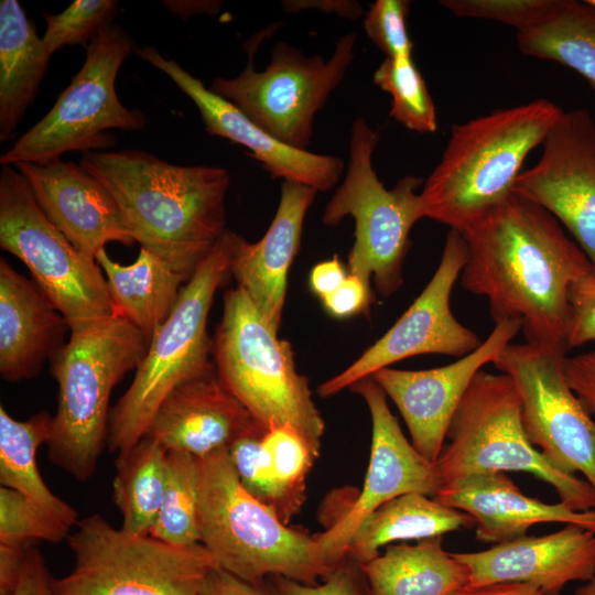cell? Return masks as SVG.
Masks as SVG:
<instances>
[{
  "label": "cell",
  "instance_id": "6da1fadb",
  "mask_svg": "<svg viewBox=\"0 0 595 595\" xmlns=\"http://www.w3.org/2000/svg\"><path fill=\"white\" fill-rule=\"evenodd\" d=\"M463 288L486 296L495 323L519 320L527 343L567 351L570 289L595 268L547 209L511 193L461 232Z\"/></svg>",
  "mask_w": 595,
  "mask_h": 595
},
{
  "label": "cell",
  "instance_id": "7a4b0ae2",
  "mask_svg": "<svg viewBox=\"0 0 595 595\" xmlns=\"http://www.w3.org/2000/svg\"><path fill=\"white\" fill-rule=\"evenodd\" d=\"M79 164L115 199L134 241L187 281L226 227V169L176 165L141 150L86 151Z\"/></svg>",
  "mask_w": 595,
  "mask_h": 595
},
{
  "label": "cell",
  "instance_id": "3957f363",
  "mask_svg": "<svg viewBox=\"0 0 595 595\" xmlns=\"http://www.w3.org/2000/svg\"><path fill=\"white\" fill-rule=\"evenodd\" d=\"M563 113L536 99L454 125L420 193L423 218L464 231L512 193L526 158Z\"/></svg>",
  "mask_w": 595,
  "mask_h": 595
},
{
  "label": "cell",
  "instance_id": "277c9868",
  "mask_svg": "<svg viewBox=\"0 0 595 595\" xmlns=\"http://www.w3.org/2000/svg\"><path fill=\"white\" fill-rule=\"evenodd\" d=\"M198 524L199 543L216 566L244 581L283 576L316 585L334 570L315 536L289 527L244 489L228 450L198 458Z\"/></svg>",
  "mask_w": 595,
  "mask_h": 595
},
{
  "label": "cell",
  "instance_id": "5b68a950",
  "mask_svg": "<svg viewBox=\"0 0 595 595\" xmlns=\"http://www.w3.org/2000/svg\"><path fill=\"white\" fill-rule=\"evenodd\" d=\"M148 347L143 334L117 314L71 332L68 342L52 358L58 394L47 456L78 482L95 475L107 445L115 386L139 367Z\"/></svg>",
  "mask_w": 595,
  "mask_h": 595
},
{
  "label": "cell",
  "instance_id": "8992f818",
  "mask_svg": "<svg viewBox=\"0 0 595 595\" xmlns=\"http://www.w3.org/2000/svg\"><path fill=\"white\" fill-rule=\"evenodd\" d=\"M235 237L227 230L216 242L152 336L130 387L110 410L107 446L111 453L131 450L167 394L214 367L207 320L216 291L230 274Z\"/></svg>",
  "mask_w": 595,
  "mask_h": 595
},
{
  "label": "cell",
  "instance_id": "52a82bcc",
  "mask_svg": "<svg viewBox=\"0 0 595 595\" xmlns=\"http://www.w3.org/2000/svg\"><path fill=\"white\" fill-rule=\"evenodd\" d=\"M212 358L223 382L262 426L290 424L320 451L325 424L309 380L298 372L290 343L238 286L224 295Z\"/></svg>",
  "mask_w": 595,
  "mask_h": 595
},
{
  "label": "cell",
  "instance_id": "ba28073f",
  "mask_svg": "<svg viewBox=\"0 0 595 595\" xmlns=\"http://www.w3.org/2000/svg\"><path fill=\"white\" fill-rule=\"evenodd\" d=\"M435 462L441 487L463 477L495 472H526L555 489L560 501L577 511L595 509V490L576 475L551 465L530 442L521 403L506 374L479 370L466 390Z\"/></svg>",
  "mask_w": 595,
  "mask_h": 595
},
{
  "label": "cell",
  "instance_id": "9c48e42d",
  "mask_svg": "<svg viewBox=\"0 0 595 595\" xmlns=\"http://www.w3.org/2000/svg\"><path fill=\"white\" fill-rule=\"evenodd\" d=\"M379 134L361 117L354 120L346 175L327 203L322 221L337 226L346 216L355 220V241L348 255V270L385 298L401 286L403 261L410 247L409 234L421 218L416 190L423 180L407 175L386 188L372 167Z\"/></svg>",
  "mask_w": 595,
  "mask_h": 595
},
{
  "label": "cell",
  "instance_id": "30bf717a",
  "mask_svg": "<svg viewBox=\"0 0 595 595\" xmlns=\"http://www.w3.org/2000/svg\"><path fill=\"white\" fill-rule=\"evenodd\" d=\"M66 540L74 564L55 578L61 595H201L217 567L202 543L175 545L130 533L99 513L80 519Z\"/></svg>",
  "mask_w": 595,
  "mask_h": 595
},
{
  "label": "cell",
  "instance_id": "8fae6325",
  "mask_svg": "<svg viewBox=\"0 0 595 595\" xmlns=\"http://www.w3.org/2000/svg\"><path fill=\"white\" fill-rule=\"evenodd\" d=\"M0 247L26 266L71 332L117 315L96 258L77 249L47 218L12 165H2L0 173Z\"/></svg>",
  "mask_w": 595,
  "mask_h": 595
},
{
  "label": "cell",
  "instance_id": "7c38bea8",
  "mask_svg": "<svg viewBox=\"0 0 595 595\" xmlns=\"http://www.w3.org/2000/svg\"><path fill=\"white\" fill-rule=\"evenodd\" d=\"M136 48L130 35L117 24L97 34L71 84L51 110L1 154V165L46 163L67 151H98L115 143L107 130L143 129L144 113L123 106L115 87L122 63Z\"/></svg>",
  "mask_w": 595,
  "mask_h": 595
},
{
  "label": "cell",
  "instance_id": "4fadbf2b",
  "mask_svg": "<svg viewBox=\"0 0 595 595\" xmlns=\"http://www.w3.org/2000/svg\"><path fill=\"white\" fill-rule=\"evenodd\" d=\"M355 33L342 36L333 55L306 56L285 42L277 43L263 71L253 67L256 45L248 47L249 62L234 78L217 77L210 90L240 109L250 120L281 142L306 150L314 118L343 80L354 60Z\"/></svg>",
  "mask_w": 595,
  "mask_h": 595
},
{
  "label": "cell",
  "instance_id": "5bb4252c",
  "mask_svg": "<svg viewBox=\"0 0 595 595\" xmlns=\"http://www.w3.org/2000/svg\"><path fill=\"white\" fill-rule=\"evenodd\" d=\"M565 350L509 343L493 364L515 383L530 442L556 469L581 473L595 490V420L565 379Z\"/></svg>",
  "mask_w": 595,
  "mask_h": 595
},
{
  "label": "cell",
  "instance_id": "9a60e30c",
  "mask_svg": "<svg viewBox=\"0 0 595 595\" xmlns=\"http://www.w3.org/2000/svg\"><path fill=\"white\" fill-rule=\"evenodd\" d=\"M466 261L465 238L450 229L439 267L422 293L382 337L345 370L317 387L320 397H332L412 356L443 354L461 358L478 348L483 340L455 318L450 302Z\"/></svg>",
  "mask_w": 595,
  "mask_h": 595
},
{
  "label": "cell",
  "instance_id": "2e32d148",
  "mask_svg": "<svg viewBox=\"0 0 595 595\" xmlns=\"http://www.w3.org/2000/svg\"><path fill=\"white\" fill-rule=\"evenodd\" d=\"M349 389L360 394L369 409L371 448L359 494L337 520L315 536L318 552L332 569L346 558L349 541L363 521L381 505L411 493L435 497L441 488L435 463L423 457L405 439L383 390L370 377Z\"/></svg>",
  "mask_w": 595,
  "mask_h": 595
},
{
  "label": "cell",
  "instance_id": "e0dca14e",
  "mask_svg": "<svg viewBox=\"0 0 595 595\" xmlns=\"http://www.w3.org/2000/svg\"><path fill=\"white\" fill-rule=\"evenodd\" d=\"M542 145L540 160L520 173L512 193L563 224L595 268V121L589 110L564 111Z\"/></svg>",
  "mask_w": 595,
  "mask_h": 595
},
{
  "label": "cell",
  "instance_id": "ac0fdd59",
  "mask_svg": "<svg viewBox=\"0 0 595 595\" xmlns=\"http://www.w3.org/2000/svg\"><path fill=\"white\" fill-rule=\"evenodd\" d=\"M521 328L519 320L496 323L478 348L446 366L424 370L386 367L370 376L394 402L412 445L428 461H437L453 416L475 375L493 363Z\"/></svg>",
  "mask_w": 595,
  "mask_h": 595
},
{
  "label": "cell",
  "instance_id": "d6986e66",
  "mask_svg": "<svg viewBox=\"0 0 595 595\" xmlns=\"http://www.w3.org/2000/svg\"><path fill=\"white\" fill-rule=\"evenodd\" d=\"M134 53L166 74L193 100L210 136L248 149L250 156L260 162L272 178L301 183L317 192H326L339 181L345 166L342 159L295 149L281 142L156 48L143 46L136 48Z\"/></svg>",
  "mask_w": 595,
  "mask_h": 595
},
{
  "label": "cell",
  "instance_id": "ffe728a7",
  "mask_svg": "<svg viewBox=\"0 0 595 595\" xmlns=\"http://www.w3.org/2000/svg\"><path fill=\"white\" fill-rule=\"evenodd\" d=\"M468 572L466 586L526 582L542 595H560L572 582L595 576V533L576 524L523 536L477 552H454Z\"/></svg>",
  "mask_w": 595,
  "mask_h": 595
},
{
  "label": "cell",
  "instance_id": "44dd1931",
  "mask_svg": "<svg viewBox=\"0 0 595 595\" xmlns=\"http://www.w3.org/2000/svg\"><path fill=\"white\" fill-rule=\"evenodd\" d=\"M258 426L262 425L227 388L214 365L167 394L144 436L167 452L204 458L228 450Z\"/></svg>",
  "mask_w": 595,
  "mask_h": 595
},
{
  "label": "cell",
  "instance_id": "7402d4cb",
  "mask_svg": "<svg viewBox=\"0 0 595 595\" xmlns=\"http://www.w3.org/2000/svg\"><path fill=\"white\" fill-rule=\"evenodd\" d=\"M13 166L47 218L80 251L96 258L108 242H134L112 196L79 163L57 159Z\"/></svg>",
  "mask_w": 595,
  "mask_h": 595
},
{
  "label": "cell",
  "instance_id": "603a6c76",
  "mask_svg": "<svg viewBox=\"0 0 595 595\" xmlns=\"http://www.w3.org/2000/svg\"><path fill=\"white\" fill-rule=\"evenodd\" d=\"M317 191L283 181L279 205L263 237L248 242L236 234L230 274L278 333L285 301L288 273L298 255L303 223Z\"/></svg>",
  "mask_w": 595,
  "mask_h": 595
},
{
  "label": "cell",
  "instance_id": "cb8c5ba5",
  "mask_svg": "<svg viewBox=\"0 0 595 595\" xmlns=\"http://www.w3.org/2000/svg\"><path fill=\"white\" fill-rule=\"evenodd\" d=\"M437 501L470 515L476 539L501 543L527 534L538 523L576 524L595 533V509L577 511L524 495L505 472L463 477L440 488Z\"/></svg>",
  "mask_w": 595,
  "mask_h": 595
},
{
  "label": "cell",
  "instance_id": "d4e9b609",
  "mask_svg": "<svg viewBox=\"0 0 595 595\" xmlns=\"http://www.w3.org/2000/svg\"><path fill=\"white\" fill-rule=\"evenodd\" d=\"M64 316L33 280L0 259V375L10 382L35 377L65 345Z\"/></svg>",
  "mask_w": 595,
  "mask_h": 595
},
{
  "label": "cell",
  "instance_id": "484cf974",
  "mask_svg": "<svg viewBox=\"0 0 595 595\" xmlns=\"http://www.w3.org/2000/svg\"><path fill=\"white\" fill-rule=\"evenodd\" d=\"M51 54L17 0L0 1V141L14 137L33 104Z\"/></svg>",
  "mask_w": 595,
  "mask_h": 595
},
{
  "label": "cell",
  "instance_id": "4316f807",
  "mask_svg": "<svg viewBox=\"0 0 595 595\" xmlns=\"http://www.w3.org/2000/svg\"><path fill=\"white\" fill-rule=\"evenodd\" d=\"M117 314L131 322L150 343L174 310L187 280L152 250L140 247L134 262L113 261L106 249L96 253Z\"/></svg>",
  "mask_w": 595,
  "mask_h": 595
},
{
  "label": "cell",
  "instance_id": "83f0119b",
  "mask_svg": "<svg viewBox=\"0 0 595 595\" xmlns=\"http://www.w3.org/2000/svg\"><path fill=\"white\" fill-rule=\"evenodd\" d=\"M359 565L367 595H452L468 582L467 569L443 549L442 538L390 544Z\"/></svg>",
  "mask_w": 595,
  "mask_h": 595
},
{
  "label": "cell",
  "instance_id": "f1b7e54d",
  "mask_svg": "<svg viewBox=\"0 0 595 595\" xmlns=\"http://www.w3.org/2000/svg\"><path fill=\"white\" fill-rule=\"evenodd\" d=\"M474 527L475 521L467 512L426 495L405 494L385 502L363 521L349 541L346 556L364 564L392 542L442 538Z\"/></svg>",
  "mask_w": 595,
  "mask_h": 595
},
{
  "label": "cell",
  "instance_id": "f546056e",
  "mask_svg": "<svg viewBox=\"0 0 595 595\" xmlns=\"http://www.w3.org/2000/svg\"><path fill=\"white\" fill-rule=\"evenodd\" d=\"M53 415L41 411L25 421L10 416L0 405V484L11 488L46 515L72 530L80 520L78 512L61 499L43 480L36 463V452L46 444Z\"/></svg>",
  "mask_w": 595,
  "mask_h": 595
},
{
  "label": "cell",
  "instance_id": "4dcf8cb0",
  "mask_svg": "<svg viewBox=\"0 0 595 595\" xmlns=\"http://www.w3.org/2000/svg\"><path fill=\"white\" fill-rule=\"evenodd\" d=\"M166 457L167 451L148 436L117 456L112 499L122 516V530L150 534L165 490Z\"/></svg>",
  "mask_w": 595,
  "mask_h": 595
},
{
  "label": "cell",
  "instance_id": "1f68e13d",
  "mask_svg": "<svg viewBox=\"0 0 595 595\" xmlns=\"http://www.w3.org/2000/svg\"><path fill=\"white\" fill-rule=\"evenodd\" d=\"M519 50L562 64L595 90V8L587 1L563 0L547 23L517 32Z\"/></svg>",
  "mask_w": 595,
  "mask_h": 595
},
{
  "label": "cell",
  "instance_id": "d6a6232c",
  "mask_svg": "<svg viewBox=\"0 0 595 595\" xmlns=\"http://www.w3.org/2000/svg\"><path fill=\"white\" fill-rule=\"evenodd\" d=\"M150 534L175 545L199 543L197 457L167 452L165 490Z\"/></svg>",
  "mask_w": 595,
  "mask_h": 595
},
{
  "label": "cell",
  "instance_id": "836d02e7",
  "mask_svg": "<svg viewBox=\"0 0 595 595\" xmlns=\"http://www.w3.org/2000/svg\"><path fill=\"white\" fill-rule=\"evenodd\" d=\"M266 430L258 426L244 435L228 448V454L244 489L288 524L301 510L306 489L290 487L277 477L262 445Z\"/></svg>",
  "mask_w": 595,
  "mask_h": 595
},
{
  "label": "cell",
  "instance_id": "e575fe53",
  "mask_svg": "<svg viewBox=\"0 0 595 595\" xmlns=\"http://www.w3.org/2000/svg\"><path fill=\"white\" fill-rule=\"evenodd\" d=\"M374 83L391 96L390 116L405 128L432 133L437 129L433 99L412 57H385Z\"/></svg>",
  "mask_w": 595,
  "mask_h": 595
},
{
  "label": "cell",
  "instance_id": "d590c367",
  "mask_svg": "<svg viewBox=\"0 0 595 595\" xmlns=\"http://www.w3.org/2000/svg\"><path fill=\"white\" fill-rule=\"evenodd\" d=\"M117 10L116 0H75L61 13L45 12V47L51 55L69 45L86 48L97 34L113 24Z\"/></svg>",
  "mask_w": 595,
  "mask_h": 595
},
{
  "label": "cell",
  "instance_id": "8d00e7d4",
  "mask_svg": "<svg viewBox=\"0 0 595 595\" xmlns=\"http://www.w3.org/2000/svg\"><path fill=\"white\" fill-rule=\"evenodd\" d=\"M69 533V529L23 495L0 487V544L32 547L39 541L58 543Z\"/></svg>",
  "mask_w": 595,
  "mask_h": 595
},
{
  "label": "cell",
  "instance_id": "74e56055",
  "mask_svg": "<svg viewBox=\"0 0 595 595\" xmlns=\"http://www.w3.org/2000/svg\"><path fill=\"white\" fill-rule=\"evenodd\" d=\"M457 17L498 21L519 31L540 26L560 10L563 0H442Z\"/></svg>",
  "mask_w": 595,
  "mask_h": 595
},
{
  "label": "cell",
  "instance_id": "f35d334b",
  "mask_svg": "<svg viewBox=\"0 0 595 595\" xmlns=\"http://www.w3.org/2000/svg\"><path fill=\"white\" fill-rule=\"evenodd\" d=\"M262 445L277 477L290 487L306 489V476L320 451L290 424L267 429Z\"/></svg>",
  "mask_w": 595,
  "mask_h": 595
},
{
  "label": "cell",
  "instance_id": "ab89813d",
  "mask_svg": "<svg viewBox=\"0 0 595 595\" xmlns=\"http://www.w3.org/2000/svg\"><path fill=\"white\" fill-rule=\"evenodd\" d=\"M409 9L405 0H377L366 13L365 31L386 57H412L413 42L407 29Z\"/></svg>",
  "mask_w": 595,
  "mask_h": 595
},
{
  "label": "cell",
  "instance_id": "60d3db41",
  "mask_svg": "<svg viewBox=\"0 0 595 595\" xmlns=\"http://www.w3.org/2000/svg\"><path fill=\"white\" fill-rule=\"evenodd\" d=\"M269 580L280 595H367V583L360 565L347 556L322 584L307 585L283 576Z\"/></svg>",
  "mask_w": 595,
  "mask_h": 595
},
{
  "label": "cell",
  "instance_id": "b9f144b4",
  "mask_svg": "<svg viewBox=\"0 0 595 595\" xmlns=\"http://www.w3.org/2000/svg\"><path fill=\"white\" fill-rule=\"evenodd\" d=\"M569 348L595 340V273L575 281L570 289Z\"/></svg>",
  "mask_w": 595,
  "mask_h": 595
},
{
  "label": "cell",
  "instance_id": "7bdbcfd3",
  "mask_svg": "<svg viewBox=\"0 0 595 595\" xmlns=\"http://www.w3.org/2000/svg\"><path fill=\"white\" fill-rule=\"evenodd\" d=\"M371 300L370 284L348 273L340 286L322 300L325 310L336 318L368 313Z\"/></svg>",
  "mask_w": 595,
  "mask_h": 595
},
{
  "label": "cell",
  "instance_id": "ee69618b",
  "mask_svg": "<svg viewBox=\"0 0 595 595\" xmlns=\"http://www.w3.org/2000/svg\"><path fill=\"white\" fill-rule=\"evenodd\" d=\"M563 372L572 391L595 416V350L566 356Z\"/></svg>",
  "mask_w": 595,
  "mask_h": 595
},
{
  "label": "cell",
  "instance_id": "f6af8a7d",
  "mask_svg": "<svg viewBox=\"0 0 595 595\" xmlns=\"http://www.w3.org/2000/svg\"><path fill=\"white\" fill-rule=\"evenodd\" d=\"M12 595H61L55 587V577L34 545L29 550L23 573Z\"/></svg>",
  "mask_w": 595,
  "mask_h": 595
},
{
  "label": "cell",
  "instance_id": "bcb514c9",
  "mask_svg": "<svg viewBox=\"0 0 595 595\" xmlns=\"http://www.w3.org/2000/svg\"><path fill=\"white\" fill-rule=\"evenodd\" d=\"M201 595H280L270 580L262 583L244 581L218 567L213 569L203 584Z\"/></svg>",
  "mask_w": 595,
  "mask_h": 595
},
{
  "label": "cell",
  "instance_id": "7dc6e473",
  "mask_svg": "<svg viewBox=\"0 0 595 595\" xmlns=\"http://www.w3.org/2000/svg\"><path fill=\"white\" fill-rule=\"evenodd\" d=\"M30 548L0 544V595H12L14 592L23 573Z\"/></svg>",
  "mask_w": 595,
  "mask_h": 595
},
{
  "label": "cell",
  "instance_id": "c3c4849f",
  "mask_svg": "<svg viewBox=\"0 0 595 595\" xmlns=\"http://www.w3.org/2000/svg\"><path fill=\"white\" fill-rule=\"evenodd\" d=\"M347 275L342 262L334 257L313 267L310 288L315 295L324 300L340 286Z\"/></svg>",
  "mask_w": 595,
  "mask_h": 595
},
{
  "label": "cell",
  "instance_id": "681fc988",
  "mask_svg": "<svg viewBox=\"0 0 595 595\" xmlns=\"http://www.w3.org/2000/svg\"><path fill=\"white\" fill-rule=\"evenodd\" d=\"M452 595H542V592L526 582H501L478 587L464 586Z\"/></svg>",
  "mask_w": 595,
  "mask_h": 595
},
{
  "label": "cell",
  "instance_id": "f907efd6",
  "mask_svg": "<svg viewBox=\"0 0 595 595\" xmlns=\"http://www.w3.org/2000/svg\"><path fill=\"white\" fill-rule=\"evenodd\" d=\"M285 11L295 12L305 8H318L338 15L355 19L361 14V6L357 1H283Z\"/></svg>",
  "mask_w": 595,
  "mask_h": 595
},
{
  "label": "cell",
  "instance_id": "816d5d0a",
  "mask_svg": "<svg viewBox=\"0 0 595 595\" xmlns=\"http://www.w3.org/2000/svg\"><path fill=\"white\" fill-rule=\"evenodd\" d=\"M163 3L172 12L182 17L204 12L217 13L221 6L218 1H164Z\"/></svg>",
  "mask_w": 595,
  "mask_h": 595
},
{
  "label": "cell",
  "instance_id": "f5cc1de1",
  "mask_svg": "<svg viewBox=\"0 0 595 595\" xmlns=\"http://www.w3.org/2000/svg\"><path fill=\"white\" fill-rule=\"evenodd\" d=\"M574 595H595V576L578 586Z\"/></svg>",
  "mask_w": 595,
  "mask_h": 595
},
{
  "label": "cell",
  "instance_id": "db71d44e",
  "mask_svg": "<svg viewBox=\"0 0 595 595\" xmlns=\"http://www.w3.org/2000/svg\"><path fill=\"white\" fill-rule=\"evenodd\" d=\"M591 6L595 8V0H586Z\"/></svg>",
  "mask_w": 595,
  "mask_h": 595
}]
</instances>
